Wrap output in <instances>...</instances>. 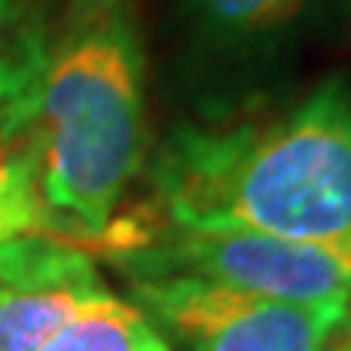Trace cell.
<instances>
[{"label":"cell","instance_id":"cell-12","mask_svg":"<svg viewBox=\"0 0 351 351\" xmlns=\"http://www.w3.org/2000/svg\"><path fill=\"white\" fill-rule=\"evenodd\" d=\"M339 351H351V345H348V348H339Z\"/></svg>","mask_w":351,"mask_h":351},{"label":"cell","instance_id":"cell-9","mask_svg":"<svg viewBox=\"0 0 351 351\" xmlns=\"http://www.w3.org/2000/svg\"><path fill=\"white\" fill-rule=\"evenodd\" d=\"M10 20H13V3L10 0H0V49H3L7 33H10Z\"/></svg>","mask_w":351,"mask_h":351},{"label":"cell","instance_id":"cell-7","mask_svg":"<svg viewBox=\"0 0 351 351\" xmlns=\"http://www.w3.org/2000/svg\"><path fill=\"white\" fill-rule=\"evenodd\" d=\"M39 351H169L134 302L108 289L88 300Z\"/></svg>","mask_w":351,"mask_h":351},{"label":"cell","instance_id":"cell-8","mask_svg":"<svg viewBox=\"0 0 351 351\" xmlns=\"http://www.w3.org/2000/svg\"><path fill=\"white\" fill-rule=\"evenodd\" d=\"M49 225V212L39 195L36 156L16 150L0 160V241L33 234Z\"/></svg>","mask_w":351,"mask_h":351},{"label":"cell","instance_id":"cell-4","mask_svg":"<svg viewBox=\"0 0 351 351\" xmlns=\"http://www.w3.org/2000/svg\"><path fill=\"white\" fill-rule=\"evenodd\" d=\"M134 306L169 351H328L351 315L345 302H280L199 276H137Z\"/></svg>","mask_w":351,"mask_h":351},{"label":"cell","instance_id":"cell-10","mask_svg":"<svg viewBox=\"0 0 351 351\" xmlns=\"http://www.w3.org/2000/svg\"><path fill=\"white\" fill-rule=\"evenodd\" d=\"M121 0H78V7H82V13H98V10H111V7H117Z\"/></svg>","mask_w":351,"mask_h":351},{"label":"cell","instance_id":"cell-6","mask_svg":"<svg viewBox=\"0 0 351 351\" xmlns=\"http://www.w3.org/2000/svg\"><path fill=\"white\" fill-rule=\"evenodd\" d=\"M104 293L91 254L46 234L0 241V351H39Z\"/></svg>","mask_w":351,"mask_h":351},{"label":"cell","instance_id":"cell-5","mask_svg":"<svg viewBox=\"0 0 351 351\" xmlns=\"http://www.w3.org/2000/svg\"><path fill=\"white\" fill-rule=\"evenodd\" d=\"M182 62L215 91L257 88L335 0H166Z\"/></svg>","mask_w":351,"mask_h":351},{"label":"cell","instance_id":"cell-1","mask_svg":"<svg viewBox=\"0 0 351 351\" xmlns=\"http://www.w3.org/2000/svg\"><path fill=\"white\" fill-rule=\"evenodd\" d=\"M147 56L130 10L82 13L56 36L0 49V140L36 156L39 195L78 234H101L147 163Z\"/></svg>","mask_w":351,"mask_h":351},{"label":"cell","instance_id":"cell-2","mask_svg":"<svg viewBox=\"0 0 351 351\" xmlns=\"http://www.w3.org/2000/svg\"><path fill=\"white\" fill-rule=\"evenodd\" d=\"M176 231H254L351 247V78L225 127H176L153 160Z\"/></svg>","mask_w":351,"mask_h":351},{"label":"cell","instance_id":"cell-3","mask_svg":"<svg viewBox=\"0 0 351 351\" xmlns=\"http://www.w3.org/2000/svg\"><path fill=\"white\" fill-rule=\"evenodd\" d=\"M114 263L130 280L179 274L280 302L351 306V247L335 244L254 231H173L156 244L114 254Z\"/></svg>","mask_w":351,"mask_h":351},{"label":"cell","instance_id":"cell-11","mask_svg":"<svg viewBox=\"0 0 351 351\" xmlns=\"http://www.w3.org/2000/svg\"><path fill=\"white\" fill-rule=\"evenodd\" d=\"M335 13H339L341 20L351 23V0H335Z\"/></svg>","mask_w":351,"mask_h":351}]
</instances>
